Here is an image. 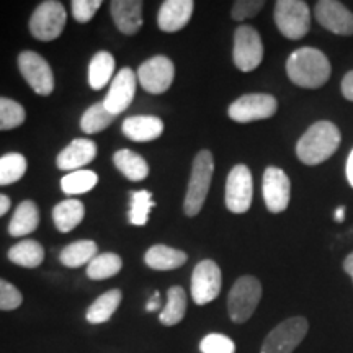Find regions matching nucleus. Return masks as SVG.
I'll use <instances>...</instances> for the list:
<instances>
[{"label":"nucleus","instance_id":"obj_41","mask_svg":"<svg viewBox=\"0 0 353 353\" xmlns=\"http://www.w3.org/2000/svg\"><path fill=\"white\" fill-rule=\"evenodd\" d=\"M159 307H161V293H159V291H156V293L152 294V298L149 299L148 306H145V311H148V312H154V311H156V309H159Z\"/></svg>","mask_w":353,"mask_h":353},{"label":"nucleus","instance_id":"obj_37","mask_svg":"<svg viewBox=\"0 0 353 353\" xmlns=\"http://www.w3.org/2000/svg\"><path fill=\"white\" fill-rule=\"evenodd\" d=\"M23 303V294L10 281L0 278V311H15Z\"/></svg>","mask_w":353,"mask_h":353},{"label":"nucleus","instance_id":"obj_25","mask_svg":"<svg viewBox=\"0 0 353 353\" xmlns=\"http://www.w3.org/2000/svg\"><path fill=\"white\" fill-rule=\"evenodd\" d=\"M113 164L131 182H141L149 175V164L145 159L131 149H120L114 152Z\"/></svg>","mask_w":353,"mask_h":353},{"label":"nucleus","instance_id":"obj_35","mask_svg":"<svg viewBox=\"0 0 353 353\" xmlns=\"http://www.w3.org/2000/svg\"><path fill=\"white\" fill-rule=\"evenodd\" d=\"M26 113L19 101L0 97V131L15 130L25 123Z\"/></svg>","mask_w":353,"mask_h":353},{"label":"nucleus","instance_id":"obj_46","mask_svg":"<svg viewBox=\"0 0 353 353\" xmlns=\"http://www.w3.org/2000/svg\"><path fill=\"white\" fill-rule=\"evenodd\" d=\"M352 280H353V276H352Z\"/></svg>","mask_w":353,"mask_h":353},{"label":"nucleus","instance_id":"obj_40","mask_svg":"<svg viewBox=\"0 0 353 353\" xmlns=\"http://www.w3.org/2000/svg\"><path fill=\"white\" fill-rule=\"evenodd\" d=\"M342 95L348 101H353V70L347 72L342 79Z\"/></svg>","mask_w":353,"mask_h":353},{"label":"nucleus","instance_id":"obj_45","mask_svg":"<svg viewBox=\"0 0 353 353\" xmlns=\"http://www.w3.org/2000/svg\"><path fill=\"white\" fill-rule=\"evenodd\" d=\"M343 219H345V206H341V208H337V211H335V221L337 223H343Z\"/></svg>","mask_w":353,"mask_h":353},{"label":"nucleus","instance_id":"obj_43","mask_svg":"<svg viewBox=\"0 0 353 353\" xmlns=\"http://www.w3.org/2000/svg\"><path fill=\"white\" fill-rule=\"evenodd\" d=\"M347 180L353 187V151L348 154V159H347Z\"/></svg>","mask_w":353,"mask_h":353},{"label":"nucleus","instance_id":"obj_10","mask_svg":"<svg viewBox=\"0 0 353 353\" xmlns=\"http://www.w3.org/2000/svg\"><path fill=\"white\" fill-rule=\"evenodd\" d=\"M19 69L26 83L38 95L48 97L54 90V74L50 63L34 51H23L19 54Z\"/></svg>","mask_w":353,"mask_h":353},{"label":"nucleus","instance_id":"obj_1","mask_svg":"<svg viewBox=\"0 0 353 353\" xmlns=\"http://www.w3.org/2000/svg\"><path fill=\"white\" fill-rule=\"evenodd\" d=\"M330 72L329 57L317 48H299L286 61L290 81L301 88H321L330 79Z\"/></svg>","mask_w":353,"mask_h":353},{"label":"nucleus","instance_id":"obj_38","mask_svg":"<svg viewBox=\"0 0 353 353\" xmlns=\"http://www.w3.org/2000/svg\"><path fill=\"white\" fill-rule=\"evenodd\" d=\"M265 7L263 0H237L234 2L231 17L236 21L252 19Z\"/></svg>","mask_w":353,"mask_h":353},{"label":"nucleus","instance_id":"obj_23","mask_svg":"<svg viewBox=\"0 0 353 353\" xmlns=\"http://www.w3.org/2000/svg\"><path fill=\"white\" fill-rule=\"evenodd\" d=\"M123 299L121 290H108L100 294L94 303L90 304L85 312V319L90 324H103L113 317L117 309L120 307Z\"/></svg>","mask_w":353,"mask_h":353},{"label":"nucleus","instance_id":"obj_29","mask_svg":"<svg viewBox=\"0 0 353 353\" xmlns=\"http://www.w3.org/2000/svg\"><path fill=\"white\" fill-rule=\"evenodd\" d=\"M97 255H99V247L94 241H76L61 250L59 260L64 267L79 268L90 263Z\"/></svg>","mask_w":353,"mask_h":353},{"label":"nucleus","instance_id":"obj_33","mask_svg":"<svg viewBox=\"0 0 353 353\" xmlns=\"http://www.w3.org/2000/svg\"><path fill=\"white\" fill-rule=\"evenodd\" d=\"M26 172V159L20 152H8L0 157V187L19 182Z\"/></svg>","mask_w":353,"mask_h":353},{"label":"nucleus","instance_id":"obj_21","mask_svg":"<svg viewBox=\"0 0 353 353\" xmlns=\"http://www.w3.org/2000/svg\"><path fill=\"white\" fill-rule=\"evenodd\" d=\"M188 255L183 250L174 249V247L164 245V244H156L148 250L144 255V263L148 265L152 270H175L180 268L182 265L187 263Z\"/></svg>","mask_w":353,"mask_h":353},{"label":"nucleus","instance_id":"obj_4","mask_svg":"<svg viewBox=\"0 0 353 353\" xmlns=\"http://www.w3.org/2000/svg\"><path fill=\"white\" fill-rule=\"evenodd\" d=\"M260 299L262 283L255 276L245 275L237 278L228 294V314L236 324H244L254 316Z\"/></svg>","mask_w":353,"mask_h":353},{"label":"nucleus","instance_id":"obj_16","mask_svg":"<svg viewBox=\"0 0 353 353\" xmlns=\"http://www.w3.org/2000/svg\"><path fill=\"white\" fill-rule=\"evenodd\" d=\"M136 83H138V76L132 69L125 68L120 72H117L103 100L110 113L117 117L130 107L136 94Z\"/></svg>","mask_w":353,"mask_h":353},{"label":"nucleus","instance_id":"obj_18","mask_svg":"<svg viewBox=\"0 0 353 353\" xmlns=\"http://www.w3.org/2000/svg\"><path fill=\"white\" fill-rule=\"evenodd\" d=\"M97 157V144L92 139L79 138L74 139L68 148L57 154L56 164L61 170L76 172L81 170L83 165L90 164Z\"/></svg>","mask_w":353,"mask_h":353},{"label":"nucleus","instance_id":"obj_36","mask_svg":"<svg viewBox=\"0 0 353 353\" xmlns=\"http://www.w3.org/2000/svg\"><path fill=\"white\" fill-rule=\"evenodd\" d=\"M201 353H236V343L224 334H208L200 342Z\"/></svg>","mask_w":353,"mask_h":353},{"label":"nucleus","instance_id":"obj_24","mask_svg":"<svg viewBox=\"0 0 353 353\" xmlns=\"http://www.w3.org/2000/svg\"><path fill=\"white\" fill-rule=\"evenodd\" d=\"M83 216H85L83 203L76 200V198L57 203L52 210V221H54V226L59 232L72 231L82 223Z\"/></svg>","mask_w":353,"mask_h":353},{"label":"nucleus","instance_id":"obj_42","mask_svg":"<svg viewBox=\"0 0 353 353\" xmlns=\"http://www.w3.org/2000/svg\"><path fill=\"white\" fill-rule=\"evenodd\" d=\"M10 206H12L10 198H8L7 195H3V193H0V218H2L3 214L8 213Z\"/></svg>","mask_w":353,"mask_h":353},{"label":"nucleus","instance_id":"obj_44","mask_svg":"<svg viewBox=\"0 0 353 353\" xmlns=\"http://www.w3.org/2000/svg\"><path fill=\"white\" fill-rule=\"evenodd\" d=\"M343 270H345L347 275L353 276V252H350L343 260Z\"/></svg>","mask_w":353,"mask_h":353},{"label":"nucleus","instance_id":"obj_9","mask_svg":"<svg viewBox=\"0 0 353 353\" xmlns=\"http://www.w3.org/2000/svg\"><path fill=\"white\" fill-rule=\"evenodd\" d=\"M278 110V101L268 94H247L229 105L228 114L236 123H252L272 118Z\"/></svg>","mask_w":353,"mask_h":353},{"label":"nucleus","instance_id":"obj_6","mask_svg":"<svg viewBox=\"0 0 353 353\" xmlns=\"http://www.w3.org/2000/svg\"><path fill=\"white\" fill-rule=\"evenodd\" d=\"M68 13L61 2L44 0L34 8L30 19V33L39 41H52L64 32Z\"/></svg>","mask_w":353,"mask_h":353},{"label":"nucleus","instance_id":"obj_17","mask_svg":"<svg viewBox=\"0 0 353 353\" xmlns=\"http://www.w3.org/2000/svg\"><path fill=\"white\" fill-rule=\"evenodd\" d=\"M193 8V0H165L157 13L159 28L165 33H175L185 28L192 19Z\"/></svg>","mask_w":353,"mask_h":353},{"label":"nucleus","instance_id":"obj_27","mask_svg":"<svg viewBox=\"0 0 353 353\" xmlns=\"http://www.w3.org/2000/svg\"><path fill=\"white\" fill-rule=\"evenodd\" d=\"M185 314H187V293L182 286H170L167 291V303L159 314V321L162 325L172 327L182 322Z\"/></svg>","mask_w":353,"mask_h":353},{"label":"nucleus","instance_id":"obj_19","mask_svg":"<svg viewBox=\"0 0 353 353\" xmlns=\"http://www.w3.org/2000/svg\"><path fill=\"white\" fill-rule=\"evenodd\" d=\"M143 7L141 0H113L110 12L117 28L128 37L138 33L143 26Z\"/></svg>","mask_w":353,"mask_h":353},{"label":"nucleus","instance_id":"obj_7","mask_svg":"<svg viewBox=\"0 0 353 353\" xmlns=\"http://www.w3.org/2000/svg\"><path fill=\"white\" fill-rule=\"evenodd\" d=\"M307 330L306 317L296 316L285 319L265 337L260 353H293L304 341Z\"/></svg>","mask_w":353,"mask_h":353},{"label":"nucleus","instance_id":"obj_20","mask_svg":"<svg viewBox=\"0 0 353 353\" xmlns=\"http://www.w3.org/2000/svg\"><path fill=\"white\" fill-rule=\"evenodd\" d=\"M123 134L134 143H149L161 138L164 132V121L154 114H134L123 121Z\"/></svg>","mask_w":353,"mask_h":353},{"label":"nucleus","instance_id":"obj_11","mask_svg":"<svg viewBox=\"0 0 353 353\" xmlns=\"http://www.w3.org/2000/svg\"><path fill=\"white\" fill-rule=\"evenodd\" d=\"M254 180L249 167L237 164L226 180V208L234 214H244L252 205Z\"/></svg>","mask_w":353,"mask_h":353},{"label":"nucleus","instance_id":"obj_34","mask_svg":"<svg viewBox=\"0 0 353 353\" xmlns=\"http://www.w3.org/2000/svg\"><path fill=\"white\" fill-rule=\"evenodd\" d=\"M151 192L148 190H138L131 193V208H130V223L132 226H145L149 221V213L154 208Z\"/></svg>","mask_w":353,"mask_h":353},{"label":"nucleus","instance_id":"obj_30","mask_svg":"<svg viewBox=\"0 0 353 353\" xmlns=\"http://www.w3.org/2000/svg\"><path fill=\"white\" fill-rule=\"evenodd\" d=\"M121 267H123V260L118 254H112V252L99 254L90 263L87 265V276L95 281L107 280V278L118 275L121 270Z\"/></svg>","mask_w":353,"mask_h":353},{"label":"nucleus","instance_id":"obj_22","mask_svg":"<svg viewBox=\"0 0 353 353\" xmlns=\"http://www.w3.org/2000/svg\"><path fill=\"white\" fill-rule=\"evenodd\" d=\"M39 226V210L37 203L32 200L21 201L17 206L10 223H8V234L12 237H23L37 231Z\"/></svg>","mask_w":353,"mask_h":353},{"label":"nucleus","instance_id":"obj_31","mask_svg":"<svg viewBox=\"0 0 353 353\" xmlns=\"http://www.w3.org/2000/svg\"><path fill=\"white\" fill-rule=\"evenodd\" d=\"M113 120L114 114L108 112L103 101H99V103H94L90 108L83 112L81 118V130L85 134H95V132L107 130Z\"/></svg>","mask_w":353,"mask_h":353},{"label":"nucleus","instance_id":"obj_5","mask_svg":"<svg viewBox=\"0 0 353 353\" xmlns=\"http://www.w3.org/2000/svg\"><path fill=\"white\" fill-rule=\"evenodd\" d=\"M275 23L288 39H301L311 28V10L303 0H278L275 3Z\"/></svg>","mask_w":353,"mask_h":353},{"label":"nucleus","instance_id":"obj_39","mask_svg":"<svg viewBox=\"0 0 353 353\" xmlns=\"http://www.w3.org/2000/svg\"><path fill=\"white\" fill-rule=\"evenodd\" d=\"M101 7V0H74L72 15L79 23H88Z\"/></svg>","mask_w":353,"mask_h":353},{"label":"nucleus","instance_id":"obj_8","mask_svg":"<svg viewBox=\"0 0 353 353\" xmlns=\"http://www.w3.org/2000/svg\"><path fill=\"white\" fill-rule=\"evenodd\" d=\"M232 59L241 72H252L262 64L263 43L260 33L250 25H239L234 32Z\"/></svg>","mask_w":353,"mask_h":353},{"label":"nucleus","instance_id":"obj_14","mask_svg":"<svg viewBox=\"0 0 353 353\" xmlns=\"http://www.w3.org/2000/svg\"><path fill=\"white\" fill-rule=\"evenodd\" d=\"M262 193L265 206L270 213H283L288 208L291 196V183L285 170L275 165L267 167L263 172Z\"/></svg>","mask_w":353,"mask_h":353},{"label":"nucleus","instance_id":"obj_15","mask_svg":"<svg viewBox=\"0 0 353 353\" xmlns=\"http://www.w3.org/2000/svg\"><path fill=\"white\" fill-rule=\"evenodd\" d=\"M314 17L322 28L341 37L353 34V13L337 0H319L314 7Z\"/></svg>","mask_w":353,"mask_h":353},{"label":"nucleus","instance_id":"obj_2","mask_svg":"<svg viewBox=\"0 0 353 353\" xmlns=\"http://www.w3.org/2000/svg\"><path fill=\"white\" fill-rule=\"evenodd\" d=\"M342 134L332 121H317L307 128L296 144V156L304 165H319L335 154Z\"/></svg>","mask_w":353,"mask_h":353},{"label":"nucleus","instance_id":"obj_3","mask_svg":"<svg viewBox=\"0 0 353 353\" xmlns=\"http://www.w3.org/2000/svg\"><path fill=\"white\" fill-rule=\"evenodd\" d=\"M214 174V157L208 149H203L196 154L195 161H193L192 175H190L188 190L185 195L183 211L185 214L193 218L200 213L203 205H205L206 196H208L211 180Z\"/></svg>","mask_w":353,"mask_h":353},{"label":"nucleus","instance_id":"obj_26","mask_svg":"<svg viewBox=\"0 0 353 353\" xmlns=\"http://www.w3.org/2000/svg\"><path fill=\"white\" fill-rule=\"evenodd\" d=\"M7 257L12 263L23 268H37L44 260V249L38 241L25 239L8 249Z\"/></svg>","mask_w":353,"mask_h":353},{"label":"nucleus","instance_id":"obj_28","mask_svg":"<svg viewBox=\"0 0 353 353\" xmlns=\"http://www.w3.org/2000/svg\"><path fill=\"white\" fill-rule=\"evenodd\" d=\"M114 57L108 51H99L88 64V83L94 90H101L113 81Z\"/></svg>","mask_w":353,"mask_h":353},{"label":"nucleus","instance_id":"obj_12","mask_svg":"<svg viewBox=\"0 0 353 353\" xmlns=\"http://www.w3.org/2000/svg\"><path fill=\"white\" fill-rule=\"evenodd\" d=\"M223 286V275L219 265L214 260H201L192 273V298L198 306H205L219 296Z\"/></svg>","mask_w":353,"mask_h":353},{"label":"nucleus","instance_id":"obj_13","mask_svg":"<svg viewBox=\"0 0 353 353\" xmlns=\"http://www.w3.org/2000/svg\"><path fill=\"white\" fill-rule=\"evenodd\" d=\"M138 81L149 94H164L172 85L175 77V65L167 56H154L139 65Z\"/></svg>","mask_w":353,"mask_h":353},{"label":"nucleus","instance_id":"obj_32","mask_svg":"<svg viewBox=\"0 0 353 353\" xmlns=\"http://www.w3.org/2000/svg\"><path fill=\"white\" fill-rule=\"evenodd\" d=\"M97 182H99V176H97L95 172L81 169L76 172H69L68 175L63 176L61 188H63L65 195H82V193L90 192L97 185Z\"/></svg>","mask_w":353,"mask_h":353}]
</instances>
